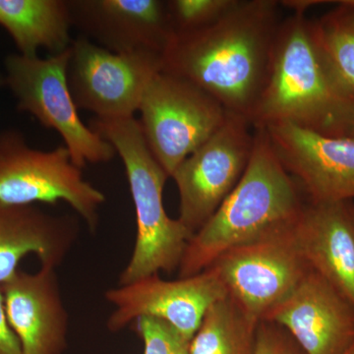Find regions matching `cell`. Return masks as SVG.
Wrapping results in <instances>:
<instances>
[{
	"label": "cell",
	"mask_w": 354,
	"mask_h": 354,
	"mask_svg": "<svg viewBox=\"0 0 354 354\" xmlns=\"http://www.w3.org/2000/svg\"><path fill=\"white\" fill-rule=\"evenodd\" d=\"M281 6L276 0H236L213 25L174 35L162 71L201 88L230 115L250 120L269 73Z\"/></svg>",
	"instance_id": "1"
},
{
	"label": "cell",
	"mask_w": 354,
	"mask_h": 354,
	"mask_svg": "<svg viewBox=\"0 0 354 354\" xmlns=\"http://www.w3.org/2000/svg\"><path fill=\"white\" fill-rule=\"evenodd\" d=\"M253 127L288 123L329 137H351L354 94L324 50L305 12L281 20L269 73L250 116Z\"/></svg>",
	"instance_id": "2"
},
{
	"label": "cell",
	"mask_w": 354,
	"mask_h": 354,
	"mask_svg": "<svg viewBox=\"0 0 354 354\" xmlns=\"http://www.w3.org/2000/svg\"><path fill=\"white\" fill-rule=\"evenodd\" d=\"M246 171L225 202L191 237L178 278L209 269L223 254L297 220L305 202L297 181L272 150L264 128L253 127Z\"/></svg>",
	"instance_id": "3"
},
{
	"label": "cell",
	"mask_w": 354,
	"mask_h": 354,
	"mask_svg": "<svg viewBox=\"0 0 354 354\" xmlns=\"http://www.w3.org/2000/svg\"><path fill=\"white\" fill-rule=\"evenodd\" d=\"M90 127L113 145L122 160L136 213V243L120 285L178 270L193 235L165 211L162 193L169 176L151 153L139 121L95 118Z\"/></svg>",
	"instance_id": "4"
},
{
	"label": "cell",
	"mask_w": 354,
	"mask_h": 354,
	"mask_svg": "<svg viewBox=\"0 0 354 354\" xmlns=\"http://www.w3.org/2000/svg\"><path fill=\"white\" fill-rule=\"evenodd\" d=\"M58 202L67 203L94 232L106 196L84 179L82 169L74 164L64 145L53 151L35 150L19 132L0 133V204Z\"/></svg>",
	"instance_id": "5"
},
{
	"label": "cell",
	"mask_w": 354,
	"mask_h": 354,
	"mask_svg": "<svg viewBox=\"0 0 354 354\" xmlns=\"http://www.w3.org/2000/svg\"><path fill=\"white\" fill-rule=\"evenodd\" d=\"M70 48L50 57L11 55L6 59V84L20 111L55 130L77 167L111 162L116 155L111 143L81 120L67 81Z\"/></svg>",
	"instance_id": "6"
},
{
	"label": "cell",
	"mask_w": 354,
	"mask_h": 354,
	"mask_svg": "<svg viewBox=\"0 0 354 354\" xmlns=\"http://www.w3.org/2000/svg\"><path fill=\"white\" fill-rule=\"evenodd\" d=\"M138 111L147 145L169 177L230 116L201 88L164 71L149 83Z\"/></svg>",
	"instance_id": "7"
},
{
	"label": "cell",
	"mask_w": 354,
	"mask_h": 354,
	"mask_svg": "<svg viewBox=\"0 0 354 354\" xmlns=\"http://www.w3.org/2000/svg\"><path fill=\"white\" fill-rule=\"evenodd\" d=\"M295 223L235 247L209 267L228 297L256 322L265 321L311 270L295 239Z\"/></svg>",
	"instance_id": "8"
},
{
	"label": "cell",
	"mask_w": 354,
	"mask_h": 354,
	"mask_svg": "<svg viewBox=\"0 0 354 354\" xmlns=\"http://www.w3.org/2000/svg\"><path fill=\"white\" fill-rule=\"evenodd\" d=\"M157 53H115L85 37L70 46L67 81L77 108L100 120L134 118L149 83L162 71Z\"/></svg>",
	"instance_id": "9"
},
{
	"label": "cell",
	"mask_w": 354,
	"mask_h": 354,
	"mask_svg": "<svg viewBox=\"0 0 354 354\" xmlns=\"http://www.w3.org/2000/svg\"><path fill=\"white\" fill-rule=\"evenodd\" d=\"M254 129L242 116L230 115L213 136L177 167L171 178L179 194L178 221L194 234L241 180L252 155Z\"/></svg>",
	"instance_id": "10"
},
{
	"label": "cell",
	"mask_w": 354,
	"mask_h": 354,
	"mask_svg": "<svg viewBox=\"0 0 354 354\" xmlns=\"http://www.w3.org/2000/svg\"><path fill=\"white\" fill-rule=\"evenodd\" d=\"M225 297L227 288L214 268L176 281L153 274L106 291L104 297L114 307L108 328L120 332L137 319L150 317L169 323L191 341L209 307Z\"/></svg>",
	"instance_id": "11"
},
{
	"label": "cell",
	"mask_w": 354,
	"mask_h": 354,
	"mask_svg": "<svg viewBox=\"0 0 354 354\" xmlns=\"http://www.w3.org/2000/svg\"><path fill=\"white\" fill-rule=\"evenodd\" d=\"M261 128L307 201H354V137L324 136L288 123Z\"/></svg>",
	"instance_id": "12"
},
{
	"label": "cell",
	"mask_w": 354,
	"mask_h": 354,
	"mask_svg": "<svg viewBox=\"0 0 354 354\" xmlns=\"http://www.w3.org/2000/svg\"><path fill=\"white\" fill-rule=\"evenodd\" d=\"M265 321L283 328L305 354H344L354 346L353 305L312 269Z\"/></svg>",
	"instance_id": "13"
},
{
	"label": "cell",
	"mask_w": 354,
	"mask_h": 354,
	"mask_svg": "<svg viewBox=\"0 0 354 354\" xmlns=\"http://www.w3.org/2000/svg\"><path fill=\"white\" fill-rule=\"evenodd\" d=\"M72 26L115 53L164 55L174 38L164 0H68Z\"/></svg>",
	"instance_id": "14"
},
{
	"label": "cell",
	"mask_w": 354,
	"mask_h": 354,
	"mask_svg": "<svg viewBox=\"0 0 354 354\" xmlns=\"http://www.w3.org/2000/svg\"><path fill=\"white\" fill-rule=\"evenodd\" d=\"M55 268L18 271L2 286L4 309L23 354H62L67 346L68 313Z\"/></svg>",
	"instance_id": "15"
},
{
	"label": "cell",
	"mask_w": 354,
	"mask_h": 354,
	"mask_svg": "<svg viewBox=\"0 0 354 354\" xmlns=\"http://www.w3.org/2000/svg\"><path fill=\"white\" fill-rule=\"evenodd\" d=\"M293 232L309 267L354 306V201L305 202Z\"/></svg>",
	"instance_id": "16"
},
{
	"label": "cell",
	"mask_w": 354,
	"mask_h": 354,
	"mask_svg": "<svg viewBox=\"0 0 354 354\" xmlns=\"http://www.w3.org/2000/svg\"><path fill=\"white\" fill-rule=\"evenodd\" d=\"M79 234V223L69 216H53L36 206L0 204V286L19 271L21 261L35 255L41 267L57 269Z\"/></svg>",
	"instance_id": "17"
},
{
	"label": "cell",
	"mask_w": 354,
	"mask_h": 354,
	"mask_svg": "<svg viewBox=\"0 0 354 354\" xmlns=\"http://www.w3.org/2000/svg\"><path fill=\"white\" fill-rule=\"evenodd\" d=\"M0 26L24 57H37L39 48L59 55L73 41L68 0H0Z\"/></svg>",
	"instance_id": "18"
},
{
	"label": "cell",
	"mask_w": 354,
	"mask_h": 354,
	"mask_svg": "<svg viewBox=\"0 0 354 354\" xmlns=\"http://www.w3.org/2000/svg\"><path fill=\"white\" fill-rule=\"evenodd\" d=\"M259 324L227 295L205 314L189 354H255Z\"/></svg>",
	"instance_id": "19"
},
{
	"label": "cell",
	"mask_w": 354,
	"mask_h": 354,
	"mask_svg": "<svg viewBox=\"0 0 354 354\" xmlns=\"http://www.w3.org/2000/svg\"><path fill=\"white\" fill-rule=\"evenodd\" d=\"M314 22L330 64L354 94V0L337 2Z\"/></svg>",
	"instance_id": "20"
},
{
	"label": "cell",
	"mask_w": 354,
	"mask_h": 354,
	"mask_svg": "<svg viewBox=\"0 0 354 354\" xmlns=\"http://www.w3.org/2000/svg\"><path fill=\"white\" fill-rule=\"evenodd\" d=\"M236 0H169L167 11L174 35L205 29L221 19Z\"/></svg>",
	"instance_id": "21"
},
{
	"label": "cell",
	"mask_w": 354,
	"mask_h": 354,
	"mask_svg": "<svg viewBox=\"0 0 354 354\" xmlns=\"http://www.w3.org/2000/svg\"><path fill=\"white\" fill-rule=\"evenodd\" d=\"M136 330L144 354H189L190 342L165 321L150 317L137 319Z\"/></svg>",
	"instance_id": "22"
},
{
	"label": "cell",
	"mask_w": 354,
	"mask_h": 354,
	"mask_svg": "<svg viewBox=\"0 0 354 354\" xmlns=\"http://www.w3.org/2000/svg\"><path fill=\"white\" fill-rule=\"evenodd\" d=\"M255 354H305L283 328L272 322H260Z\"/></svg>",
	"instance_id": "23"
},
{
	"label": "cell",
	"mask_w": 354,
	"mask_h": 354,
	"mask_svg": "<svg viewBox=\"0 0 354 354\" xmlns=\"http://www.w3.org/2000/svg\"><path fill=\"white\" fill-rule=\"evenodd\" d=\"M0 354H23L19 339L7 321L2 286H0Z\"/></svg>",
	"instance_id": "24"
},
{
	"label": "cell",
	"mask_w": 354,
	"mask_h": 354,
	"mask_svg": "<svg viewBox=\"0 0 354 354\" xmlns=\"http://www.w3.org/2000/svg\"><path fill=\"white\" fill-rule=\"evenodd\" d=\"M6 84V77L0 75V87Z\"/></svg>",
	"instance_id": "25"
},
{
	"label": "cell",
	"mask_w": 354,
	"mask_h": 354,
	"mask_svg": "<svg viewBox=\"0 0 354 354\" xmlns=\"http://www.w3.org/2000/svg\"><path fill=\"white\" fill-rule=\"evenodd\" d=\"M344 354H354V346H353V348H351V349H349V351H348V353H344Z\"/></svg>",
	"instance_id": "26"
},
{
	"label": "cell",
	"mask_w": 354,
	"mask_h": 354,
	"mask_svg": "<svg viewBox=\"0 0 354 354\" xmlns=\"http://www.w3.org/2000/svg\"><path fill=\"white\" fill-rule=\"evenodd\" d=\"M351 137H354V130H353V135H351Z\"/></svg>",
	"instance_id": "27"
}]
</instances>
